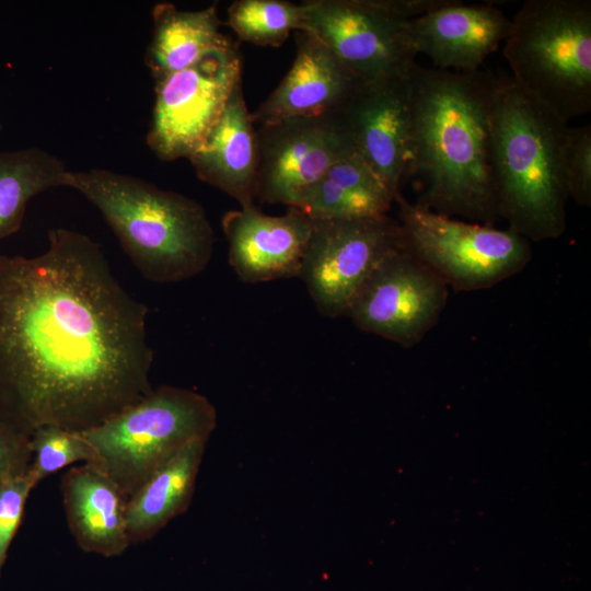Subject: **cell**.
I'll list each match as a JSON object with an SVG mask.
<instances>
[{"label": "cell", "instance_id": "cell-1", "mask_svg": "<svg viewBox=\"0 0 591 591\" xmlns=\"http://www.w3.org/2000/svg\"><path fill=\"white\" fill-rule=\"evenodd\" d=\"M47 235L40 255L0 254V414L28 433L83 432L152 391L149 310L94 240Z\"/></svg>", "mask_w": 591, "mask_h": 591}, {"label": "cell", "instance_id": "cell-2", "mask_svg": "<svg viewBox=\"0 0 591 591\" xmlns=\"http://www.w3.org/2000/svg\"><path fill=\"white\" fill-rule=\"evenodd\" d=\"M497 78L424 68L410 71L412 175L417 205L493 225L498 212L488 154L489 107Z\"/></svg>", "mask_w": 591, "mask_h": 591}, {"label": "cell", "instance_id": "cell-3", "mask_svg": "<svg viewBox=\"0 0 591 591\" xmlns=\"http://www.w3.org/2000/svg\"><path fill=\"white\" fill-rule=\"evenodd\" d=\"M567 128L512 78H497L488 134L497 212L509 230L529 241L557 239L565 231Z\"/></svg>", "mask_w": 591, "mask_h": 591}, {"label": "cell", "instance_id": "cell-4", "mask_svg": "<svg viewBox=\"0 0 591 591\" xmlns=\"http://www.w3.org/2000/svg\"><path fill=\"white\" fill-rule=\"evenodd\" d=\"M65 186L99 209L144 279L177 282L208 266L213 229L193 198L105 169L68 170Z\"/></svg>", "mask_w": 591, "mask_h": 591}, {"label": "cell", "instance_id": "cell-5", "mask_svg": "<svg viewBox=\"0 0 591 591\" xmlns=\"http://www.w3.org/2000/svg\"><path fill=\"white\" fill-rule=\"evenodd\" d=\"M503 55L513 81L564 121L590 112V0L525 1Z\"/></svg>", "mask_w": 591, "mask_h": 591}, {"label": "cell", "instance_id": "cell-6", "mask_svg": "<svg viewBox=\"0 0 591 591\" xmlns=\"http://www.w3.org/2000/svg\"><path fill=\"white\" fill-rule=\"evenodd\" d=\"M217 410L202 394L161 385L103 424L81 432L95 451L94 465L127 498L188 443L207 440Z\"/></svg>", "mask_w": 591, "mask_h": 591}, {"label": "cell", "instance_id": "cell-7", "mask_svg": "<svg viewBox=\"0 0 591 591\" xmlns=\"http://www.w3.org/2000/svg\"><path fill=\"white\" fill-rule=\"evenodd\" d=\"M407 248L456 291L490 288L521 271L532 256L524 236L433 212L395 198Z\"/></svg>", "mask_w": 591, "mask_h": 591}, {"label": "cell", "instance_id": "cell-8", "mask_svg": "<svg viewBox=\"0 0 591 591\" xmlns=\"http://www.w3.org/2000/svg\"><path fill=\"white\" fill-rule=\"evenodd\" d=\"M240 82L242 59L234 42L155 80L146 138L150 150L162 161L188 159L208 137Z\"/></svg>", "mask_w": 591, "mask_h": 591}, {"label": "cell", "instance_id": "cell-9", "mask_svg": "<svg viewBox=\"0 0 591 591\" xmlns=\"http://www.w3.org/2000/svg\"><path fill=\"white\" fill-rule=\"evenodd\" d=\"M398 221L387 216L312 220L300 278L325 316H346L366 282L401 244Z\"/></svg>", "mask_w": 591, "mask_h": 591}, {"label": "cell", "instance_id": "cell-10", "mask_svg": "<svg viewBox=\"0 0 591 591\" xmlns=\"http://www.w3.org/2000/svg\"><path fill=\"white\" fill-rule=\"evenodd\" d=\"M301 31L323 42L363 82L407 76L417 56L385 0H308Z\"/></svg>", "mask_w": 591, "mask_h": 591}, {"label": "cell", "instance_id": "cell-11", "mask_svg": "<svg viewBox=\"0 0 591 591\" xmlns=\"http://www.w3.org/2000/svg\"><path fill=\"white\" fill-rule=\"evenodd\" d=\"M447 300L448 286L403 239L366 282L346 316L361 331L409 348L439 322Z\"/></svg>", "mask_w": 591, "mask_h": 591}, {"label": "cell", "instance_id": "cell-12", "mask_svg": "<svg viewBox=\"0 0 591 591\" xmlns=\"http://www.w3.org/2000/svg\"><path fill=\"white\" fill-rule=\"evenodd\" d=\"M256 132L262 202L291 207L332 165L357 152L339 108L262 125Z\"/></svg>", "mask_w": 591, "mask_h": 591}, {"label": "cell", "instance_id": "cell-13", "mask_svg": "<svg viewBox=\"0 0 591 591\" xmlns=\"http://www.w3.org/2000/svg\"><path fill=\"white\" fill-rule=\"evenodd\" d=\"M409 76L362 81L339 108L356 151L394 200L412 173Z\"/></svg>", "mask_w": 591, "mask_h": 591}, {"label": "cell", "instance_id": "cell-14", "mask_svg": "<svg viewBox=\"0 0 591 591\" xmlns=\"http://www.w3.org/2000/svg\"><path fill=\"white\" fill-rule=\"evenodd\" d=\"M221 227L229 242V263L248 283L299 277L312 232V220L296 207L282 216L255 205L225 212Z\"/></svg>", "mask_w": 591, "mask_h": 591}, {"label": "cell", "instance_id": "cell-15", "mask_svg": "<svg viewBox=\"0 0 591 591\" xmlns=\"http://www.w3.org/2000/svg\"><path fill=\"white\" fill-rule=\"evenodd\" d=\"M510 31L511 20L499 9L452 0L406 23L416 55H427L436 69L464 72L478 70Z\"/></svg>", "mask_w": 591, "mask_h": 591}, {"label": "cell", "instance_id": "cell-16", "mask_svg": "<svg viewBox=\"0 0 591 591\" xmlns=\"http://www.w3.org/2000/svg\"><path fill=\"white\" fill-rule=\"evenodd\" d=\"M296 56L290 70L251 113L262 126L301 116H317L340 108L362 82L316 36L294 32Z\"/></svg>", "mask_w": 591, "mask_h": 591}, {"label": "cell", "instance_id": "cell-17", "mask_svg": "<svg viewBox=\"0 0 591 591\" xmlns=\"http://www.w3.org/2000/svg\"><path fill=\"white\" fill-rule=\"evenodd\" d=\"M188 160L200 181L225 193L241 207L255 205L257 132L242 82L234 88L219 120Z\"/></svg>", "mask_w": 591, "mask_h": 591}, {"label": "cell", "instance_id": "cell-18", "mask_svg": "<svg viewBox=\"0 0 591 591\" xmlns=\"http://www.w3.org/2000/svg\"><path fill=\"white\" fill-rule=\"evenodd\" d=\"M60 488L69 530L82 551L114 557L131 545L128 498L100 467L92 463L71 467L62 475Z\"/></svg>", "mask_w": 591, "mask_h": 591}, {"label": "cell", "instance_id": "cell-19", "mask_svg": "<svg viewBox=\"0 0 591 591\" xmlns=\"http://www.w3.org/2000/svg\"><path fill=\"white\" fill-rule=\"evenodd\" d=\"M206 444L207 440H196L185 445L128 497L130 544L150 540L189 508Z\"/></svg>", "mask_w": 591, "mask_h": 591}, {"label": "cell", "instance_id": "cell-20", "mask_svg": "<svg viewBox=\"0 0 591 591\" xmlns=\"http://www.w3.org/2000/svg\"><path fill=\"white\" fill-rule=\"evenodd\" d=\"M152 38L144 62L154 80L187 69L233 42L220 32L222 21L216 4L185 11L160 2L152 9Z\"/></svg>", "mask_w": 591, "mask_h": 591}, {"label": "cell", "instance_id": "cell-21", "mask_svg": "<svg viewBox=\"0 0 591 591\" xmlns=\"http://www.w3.org/2000/svg\"><path fill=\"white\" fill-rule=\"evenodd\" d=\"M394 199L358 152L332 165L291 207L311 220L387 216Z\"/></svg>", "mask_w": 591, "mask_h": 591}, {"label": "cell", "instance_id": "cell-22", "mask_svg": "<svg viewBox=\"0 0 591 591\" xmlns=\"http://www.w3.org/2000/svg\"><path fill=\"white\" fill-rule=\"evenodd\" d=\"M67 171L60 159L37 147L0 151V242L20 230L32 198L65 186Z\"/></svg>", "mask_w": 591, "mask_h": 591}, {"label": "cell", "instance_id": "cell-23", "mask_svg": "<svg viewBox=\"0 0 591 591\" xmlns=\"http://www.w3.org/2000/svg\"><path fill=\"white\" fill-rule=\"evenodd\" d=\"M224 22L240 40L279 47L291 32L301 31L304 5L283 0H236Z\"/></svg>", "mask_w": 591, "mask_h": 591}, {"label": "cell", "instance_id": "cell-24", "mask_svg": "<svg viewBox=\"0 0 591 591\" xmlns=\"http://www.w3.org/2000/svg\"><path fill=\"white\" fill-rule=\"evenodd\" d=\"M32 461L28 472L40 483L68 465L94 463L95 451L83 434L55 425L35 428L30 438Z\"/></svg>", "mask_w": 591, "mask_h": 591}, {"label": "cell", "instance_id": "cell-25", "mask_svg": "<svg viewBox=\"0 0 591 591\" xmlns=\"http://www.w3.org/2000/svg\"><path fill=\"white\" fill-rule=\"evenodd\" d=\"M565 176L568 196L582 207L591 206V125L567 128Z\"/></svg>", "mask_w": 591, "mask_h": 591}, {"label": "cell", "instance_id": "cell-26", "mask_svg": "<svg viewBox=\"0 0 591 591\" xmlns=\"http://www.w3.org/2000/svg\"><path fill=\"white\" fill-rule=\"evenodd\" d=\"M37 484L27 470L0 487V577L9 548L21 526L26 501Z\"/></svg>", "mask_w": 591, "mask_h": 591}, {"label": "cell", "instance_id": "cell-27", "mask_svg": "<svg viewBox=\"0 0 591 591\" xmlns=\"http://www.w3.org/2000/svg\"><path fill=\"white\" fill-rule=\"evenodd\" d=\"M30 438L31 433L0 414V487L28 470Z\"/></svg>", "mask_w": 591, "mask_h": 591}, {"label": "cell", "instance_id": "cell-28", "mask_svg": "<svg viewBox=\"0 0 591 591\" xmlns=\"http://www.w3.org/2000/svg\"><path fill=\"white\" fill-rule=\"evenodd\" d=\"M1 129H2V125L0 124V132H1Z\"/></svg>", "mask_w": 591, "mask_h": 591}]
</instances>
